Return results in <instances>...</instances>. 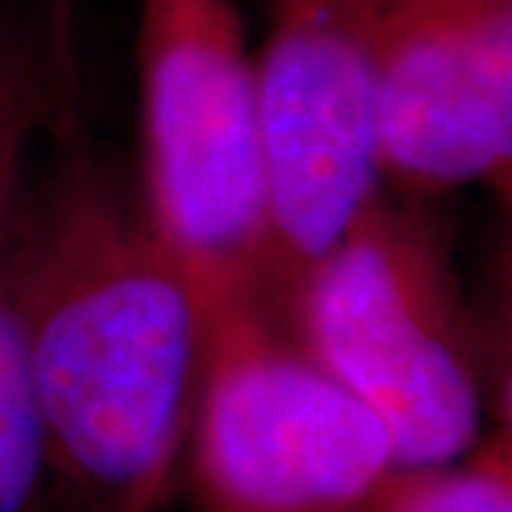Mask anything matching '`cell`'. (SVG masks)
Here are the masks:
<instances>
[{"mask_svg":"<svg viewBox=\"0 0 512 512\" xmlns=\"http://www.w3.org/2000/svg\"><path fill=\"white\" fill-rule=\"evenodd\" d=\"M17 220L0 240V512H27L50 466L47 426L30 376L24 310L17 296Z\"/></svg>","mask_w":512,"mask_h":512,"instance_id":"cell-8","label":"cell"},{"mask_svg":"<svg viewBox=\"0 0 512 512\" xmlns=\"http://www.w3.org/2000/svg\"><path fill=\"white\" fill-rule=\"evenodd\" d=\"M512 163V0H393L380 37V170L413 190Z\"/></svg>","mask_w":512,"mask_h":512,"instance_id":"cell-6","label":"cell"},{"mask_svg":"<svg viewBox=\"0 0 512 512\" xmlns=\"http://www.w3.org/2000/svg\"><path fill=\"white\" fill-rule=\"evenodd\" d=\"M137 67L150 227L210 313L256 303L270 227L256 74L233 0H140Z\"/></svg>","mask_w":512,"mask_h":512,"instance_id":"cell-2","label":"cell"},{"mask_svg":"<svg viewBox=\"0 0 512 512\" xmlns=\"http://www.w3.org/2000/svg\"><path fill=\"white\" fill-rule=\"evenodd\" d=\"M74 97L70 0H0V240L20 213V170L40 127Z\"/></svg>","mask_w":512,"mask_h":512,"instance_id":"cell-7","label":"cell"},{"mask_svg":"<svg viewBox=\"0 0 512 512\" xmlns=\"http://www.w3.org/2000/svg\"><path fill=\"white\" fill-rule=\"evenodd\" d=\"M14 273L50 463L100 506H150L207 360L210 310L193 276L84 153L64 160L34 230L17 220Z\"/></svg>","mask_w":512,"mask_h":512,"instance_id":"cell-1","label":"cell"},{"mask_svg":"<svg viewBox=\"0 0 512 512\" xmlns=\"http://www.w3.org/2000/svg\"><path fill=\"white\" fill-rule=\"evenodd\" d=\"M393 0H273L256 74L270 270L296 290L370 210Z\"/></svg>","mask_w":512,"mask_h":512,"instance_id":"cell-4","label":"cell"},{"mask_svg":"<svg viewBox=\"0 0 512 512\" xmlns=\"http://www.w3.org/2000/svg\"><path fill=\"white\" fill-rule=\"evenodd\" d=\"M306 356L380 419L393 466L439 473L476 446L483 393L426 250L376 203L300 286Z\"/></svg>","mask_w":512,"mask_h":512,"instance_id":"cell-3","label":"cell"},{"mask_svg":"<svg viewBox=\"0 0 512 512\" xmlns=\"http://www.w3.org/2000/svg\"><path fill=\"white\" fill-rule=\"evenodd\" d=\"M197 473L210 512H356L393 473L360 399L266 333L256 303L210 313Z\"/></svg>","mask_w":512,"mask_h":512,"instance_id":"cell-5","label":"cell"},{"mask_svg":"<svg viewBox=\"0 0 512 512\" xmlns=\"http://www.w3.org/2000/svg\"><path fill=\"white\" fill-rule=\"evenodd\" d=\"M386 512H512V479L506 463L419 473L413 486L389 503Z\"/></svg>","mask_w":512,"mask_h":512,"instance_id":"cell-9","label":"cell"}]
</instances>
